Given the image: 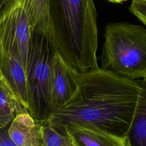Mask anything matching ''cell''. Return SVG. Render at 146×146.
Returning a JSON list of instances; mask_svg holds the SVG:
<instances>
[{
  "label": "cell",
  "instance_id": "cell-17",
  "mask_svg": "<svg viewBox=\"0 0 146 146\" xmlns=\"http://www.w3.org/2000/svg\"><path fill=\"white\" fill-rule=\"evenodd\" d=\"M143 81L146 83V72H145V75H144V76L143 78Z\"/></svg>",
  "mask_w": 146,
  "mask_h": 146
},
{
  "label": "cell",
  "instance_id": "cell-14",
  "mask_svg": "<svg viewBox=\"0 0 146 146\" xmlns=\"http://www.w3.org/2000/svg\"><path fill=\"white\" fill-rule=\"evenodd\" d=\"M129 10L146 26V1L133 0Z\"/></svg>",
  "mask_w": 146,
  "mask_h": 146
},
{
  "label": "cell",
  "instance_id": "cell-3",
  "mask_svg": "<svg viewBox=\"0 0 146 146\" xmlns=\"http://www.w3.org/2000/svg\"><path fill=\"white\" fill-rule=\"evenodd\" d=\"M101 68L131 80L146 72V29L127 22H111L104 30Z\"/></svg>",
  "mask_w": 146,
  "mask_h": 146
},
{
  "label": "cell",
  "instance_id": "cell-4",
  "mask_svg": "<svg viewBox=\"0 0 146 146\" xmlns=\"http://www.w3.org/2000/svg\"><path fill=\"white\" fill-rule=\"evenodd\" d=\"M53 51L48 38L34 31L29 46L26 68L29 110L37 123L50 115L49 92Z\"/></svg>",
  "mask_w": 146,
  "mask_h": 146
},
{
  "label": "cell",
  "instance_id": "cell-18",
  "mask_svg": "<svg viewBox=\"0 0 146 146\" xmlns=\"http://www.w3.org/2000/svg\"><path fill=\"white\" fill-rule=\"evenodd\" d=\"M140 1H146V0H140Z\"/></svg>",
  "mask_w": 146,
  "mask_h": 146
},
{
  "label": "cell",
  "instance_id": "cell-13",
  "mask_svg": "<svg viewBox=\"0 0 146 146\" xmlns=\"http://www.w3.org/2000/svg\"><path fill=\"white\" fill-rule=\"evenodd\" d=\"M41 125L42 146H73L66 135L48 123H41Z\"/></svg>",
  "mask_w": 146,
  "mask_h": 146
},
{
  "label": "cell",
  "instance_id": "cell-20",
  "mask_svg": "<svg viewBox=\"0 0 146 146\" xmlns=\"http://www.w3.org/2000/svg\"><path fill=\"white\" fill-rule=\"evenodd\" d=\"M123 1H125V0H123Z\"/></svg>",
  "mask_w": 146,
  "mask_h": 146
},
{
  "label": "cell",
  "instance_id": "cell-8",
  "mask_svg": "<svg viewBox=\"0 0 146 146\" xmlns=\"http://www.w3.org/2000/svg\"><path fill=\"white\" fill-rule=\"evenodd\" d=\"M0 72L23 107L28 111L29 103L26 70L18 53L0 44ZM29 112V111H28Z\"/></svg>",
  "mask_w": 146,
  "mask_h": 146
},
{
  "label": "cell",
  "instance_id": "cell-5",
  "mask_svg": "<svg viewBox=\"0 0 146 146\" xmlns=\"http://www.w3.org/2000/svg\"><path fill=\"white\" fill-rule=\"evenodd\" d=\"M34 31L26 12L21 7L13 9L0 19V44L18 53L25 70Z\"/></svg>",
  "mask_w": 146,
  "mask_h": 146
},
{
  "label": "cell",
  "instance_id": "cell-7",
  "mask_svg": "<svg viewBox=\"0 0 146 146\" xmlns=\"http://www.w3.org/2000/svg\"><path fill=\"white\" fill-rule=\"evenodd\" d=\"M60 132L69 137L73 146H132L128 136L114 135L90 124L69 125Z\"/></svg>",
  "mask_w": 146,
  "mask_h": 146
},
{
  "label": "cell",
  "instance_id": "cell-19",
  "mask_svg": "<svg viewBox=\"0 0 146 146\" xmlns=\"http://www.w3.org/2000/svg\"><path fill=\"white\" fill-rule=\"evenodd\" d=\"M1 74H1V72H0V76H1Z\"/></svg>",
  "mask_w": 146,
  "mask_h": 146
},
{
  "label": "cell",
  "instance_id": "cell-12",
  "mask_svg": "<svg viewBox=\"0 0 146 146\" xmlns=\"http://www.w3.org/2000/svg\"><path fill=\"white\" fill-rule=\"evenodd\" d=\"M132 146H146V83L141 80V89L135 117L128 133Z\"/></svg>",
  "mask_w": 146,
  "mask_h": 146
},
{
  "label": "cell",
  "instance_id": "cell-10",
  "mask_svg": "<svg viewBox=\"0 0 146 146\" xmlns=\"http://www.w3.org/2000/svg\"><path fill=\"white\" fill-rule=\"evenodd\" d=\"M41 128V123L25 112L16 115L7 128V134L17 146H42Z\"/></svg>",
  "mask_w": 146,
  "mask_h": 146
},
{
  "label": "cell",
  "instance_id": "cell-9",
  "mask_svg": "<svg viewBox=\"0 0 146 146\" xmlns=\"http://www.w3.org/2000/svg\"><path fill=\"white\" fill-rule=\"evenodd\" d=\"M17 7L26 12L35 31L48 39L50 33L48 0H0V19Z\"/></svg>",
  "mask_w": 146,
  "mask_h": 146
},
{
  "label": "cell",
  "instance_id": "cell-2",
  "mask_svg": "<svg viewBox=\"0 0 146 146\" xmlns=\"http://www.w3.org/2000/svg\"><path fill=\"white\" fill-rule=\"evenodd\" d=\"M48 14L53 51L80 73L98 68L94 0H48Z\"/></svg>",
  "mask_w": 146,
  "mask_h": 146
},
{
  "label": "cell",
  "instance_id": "cell-11",
  "mask_svg": "<svg viewBox=\"0 0 146 146\" xmlns=\"http://www.w3.org/2000/svg\"><path fill=\"white\" fill-rule=\"evenodd\" d=\"M28 112L20 103L15 93L1 74L0 76V125L4 128L17 115Z\"/></svg>",
  "mask_w": 146,
  "mask_h": 146
},
{
  "label": "cell",
  "instance_id": "cell-15",
  "mask_svg": "<svg viewBox=\"0 0 146 146\" xmlns=\"http://www.w3.org/2000/svg\"><path fill=\"white\" fill-rule=\"evenodd\" d=\"M0 146H17L10 139L7 134V128L0 125Z\"/></svg>",
  "mask_w": 146,
  "mask_h": 146
},
{
  "label": "cell",
  "instance_id": "cell-1",
  "mask_svg": "<svg viewBox=\"0 0 146 146\" xmlns=\"http://www.w3.org/2000/svg\"><path fill=\"white\" fill-rule=\"evenodd\" d=\"M141 80H131L101 67L80 73L72 96L41 123L59 132L74 124H90L127 136L136 110Z\"/></svg>",
  "mask_w": 146,
  "mask_h": 146
},
{
  "label": "cell",
  "instance_id": "cell-16",
  "mask_svg": "<svg viewBox=\"0 0 146 146\" xmlns=\"http://www.w3.org/2000/svg\"><path fill=\"white\" fill-rule=\"evenodd\" d=\"M107 1H109L110 2L115 3H121L124 1L123 0H107Z\"/></svg>",
  "mask_w": 146,
  "mask_h": 146
},
{
  "label": "cell",
  "instance_id": "cell-6",
  "mask_svg": "<svg viewBox=\"0 0 146 146\" xmlns=\"http://www.w3.org/2000/svg\"><path fill=\"white\" fill-rule=\"evenodd\" d=\"M80 72L55 52L52 58L48 108L50 114L66 103L74 94ZM50 116V115H49Z\"/></svg>",
  "mask_w": 146,
  "mask_h": 146
}]
</instances>
